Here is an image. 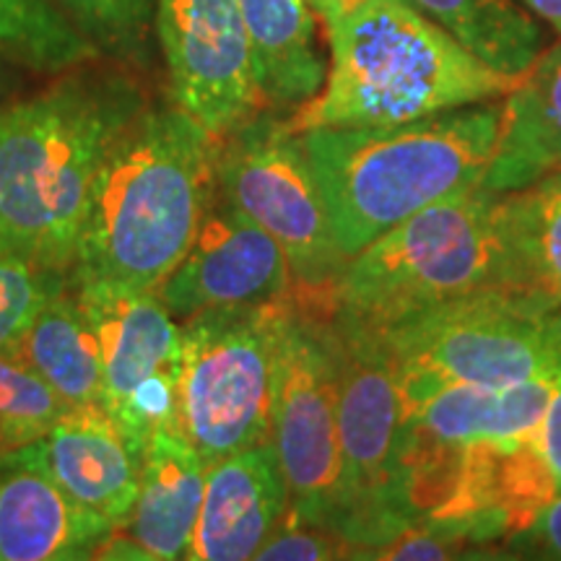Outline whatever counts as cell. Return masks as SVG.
<instances>
[{"instance_id":"1","label":"cell","mask_w":561,"mask_h":561,"mask_svg":"<svg viewBox=\"0 0 561 561\" xmlns=\"http://www.w3.org/2000/svg\"><path fill=\"white\" fill-rule=\"evenodd\" d=\"M553 382L447 388L403 405V496L416 523L500 549L557 496L541 453Z\"/></svg>"},{"instance_id":"2","label":"cell","mask_w":561,"mask_h":561,"mask_svg":"<svg viewBox=\"0 0 561 561\" xmlns=\"http://www.w3.org/2000/svg\"><path fill=\"white\" fill-rule=\"evenodd\" d=\"M146 104L130 68L102 60L0 104V252L70 276L91 180Z\"/></svg>"},{"instance_id":"3","label":"cell","mask_w":561,"mask_h":561,"mask_svg":"<svg viewBox=\"0 0 561 561\" xmlns=\"http://www.w3.org/2000/svg\"><path fill=\"white\" fill-rule=\"evenodd\" d=\"M216 149L219 138L174 102L146 104L91 180L70 284L157 291L219 195Z\"/></svg>"},{"instance_id":"4","label":"cell","mask_w":561,"mask_h":561,"mask_svg":"<svg viewBox=\"0 0 561 561\" xmlns=\"http://www.w3.org/2000/svg\"><path fill=\"white\" fill-rule=\"evenodd\" d=\"M500 123L494 100L401 125L301 130L343 255L434 203L481 187Z\"/></svg>"},{"instance_id":"5","label":"cell","mask_w":561,"mask_h":561,"mask_svg":"<svg viewBox=\"0 0 561 561\" xmlns=\"http://www.w3.org/2000/svg\"><path fill=\"white\" fill-rule=\"evenodd\" d=\"M331 68L291 130L380 128L504 100L520 76L468 53L409 0H367L328 26Z\"/></svg>"},{"instance_id":"6","label":"cell","mask_w":561,"mask_h":561,"mask_svg":"<svg viewBox=\"0 0 561 561\" xmlns=\"http://www.w3.org/2000/svg\"><path fill=\"white\" fill-rule=\"evenodd\" d=\"M500 195L473 187L419 210L348 257L335 310L388 331L468 294L500 289Z\"/></svg>"},{"instance_id":"7","label":"cell","mask_w":561,"mask_h":561,"mask_svg":"<svg viewBox=\"0 0 561 561\" xmlns=\"http://www.w3.org/2000/svg\"><path fill=\"white\" fill-rule=\"evenodd\" d=\"M339 388L341 483L335 533L375 559L413 525L403 496V396L382 331L325 312Z\"/></svg>"},{"instance_id":"8","label":"cell","mask_w":561,"mask_h":561,"mask_svg":"<svg viewBox=\"0 0 561 561\" xmlns=\"http://www.w3.org/2000/svg\"><path fill=\"white\" fill-rule=\"evenodd\" d=\"M286 301L216 307L180 322L178 432L208 468L271 439L273 362Z\"/></svg>"},{"instance_id":"9","label":"cell","mask_w":561,"mask_h":561,"mask_svg":"<svg viewBox=\"0 0 561 561\" xmlns=\"http://www.w3.org/2000/svg\"><path fill=\"white\" fill-rule=\"evenodd\" d=\"M403 405L447 388L502 390L557 382L561 364L546 318L500 289L468 294L382 331Z\"/></svg>"},{"instance_id":"10","label":"cell","mask_w":561,"mask_h":561,"mask_svg":"<svg viewBox=\"0 0 561 561\" xmlns=\"http://www.w3.org/2000/svg\"><path fill=\"white\" fill-rule=\"evenodd\" d=\"M216 185L224 201L248 214L284 250L294 278L291 297L331 310L348 257L335 242L299 133L265 112L231 130L216 149Z\"/></svg>"},{"instance_id":"11","label":"cell","mask_w":561,"mask_h":561,"mask_svg":"<svg viewBox=\"0 0 561 561\" xmlns=\"http://www.w3.org/2000/svg\"><path fill=\"white\" fill-rule=\"evenodd\" d=\"M325 312V307L301 305L294 297L286 301L273 362L271 445L291 496L286 517L335 530L339 388Z\"/></svg>"},{"instance_id":"12","label":"cell","mask_w":561,"mask_h":561,"mask_svg":"<svg viewBox=\"0 0 561 561\" xmlns=\"http://www.w3.org/2000/svg\"><path fill=\"white\" fill-rule=\"evenodd\" d=\"M102 356L104 411L144 460L151 434L178 430L182 325L159 294L121 284H73Z\"/></svg>"},{"instance_id":"13","label":"cell","mask_w":561,"mask_h":561,"mask_svg":"<svg viewBox=\"0 0 561 561\" xmlns=\"http://www.w3.org/2000/svg\"><path fill=\"white\" fill-rule=\"evenodd\" d=\"M172 102L224 138L271 107L237 0H157L153 19Z\"/></svg>"},{"instance_id":"14","label":"cell","mask_w":561,"mask_h":561,"mask_svg":"<svg viewBox=\"0 0 561 561\" xmlns=\"http://www.w3.org/2000/svg\"><path fill=\"white\" fill-rule=\"evenodd\" d=\"M294 278L278 242L221 195L210 203L191 248L157 294L178 322L216 307L291 297Z\"/></svg>"},{"instance_id":"15","label":"cell","mask_w":561,"mask_h":561,"mask_svg":"<svg viewBox=\"0 0 561 561\" xmlns=\"http://www.w3.org/2000/svg\"><path fill=\"white\" fill-rule=\"evenodd\" d=\"M291 496L271 439L208 468L191 561L255 559L289 512Z\"/></svg>"},{"instance_id":"16","label":"cell","mask_w":561,"mask_h":561,"mask_svg":"<svg viewBox=\"0 0 561 561\" xmlns=\"http://www.w3.org/2000/svg\"><path fill=\"white\" fill-rule=\"evenodd\" d=\"M9 453L50 476L66 494L107 517L117 530L128 523L138 500L140 462L107 411H68L45 437Z\"/></svg>"},{"instance_id":"17","label":"cell","mask_w":561,"mask_h":561,"mask_svg":"<svg viewBox=\"0 0 561 561\" xmlns=\"http://www.w3.org/2000/svg\"><path fill=\"white\" fill-rule=\"evenodd\" d=\"M115 530L39 468L0 453V561L96 559Z\"/></svg>"},{"instance_id":"18","label":"cell","mask_w":561,"mask_h":561,"mask_svg":"<svg viewBox=\"0 0 561 561\" xmlns=\"http://www.w3.org/2000/svg\"><path fill=\"white\" fill-rule=\"evenodd\" d=\"M500 291L538 318L561 310V170L500 195Z\"/></svg>"},{"instance_id":"19","label":"cell","mask_w":561,"mask_h":561,"mask_svg":"<svg viewBox=\"0 0 561 561\" xmlns=\"http://www.w3.org/2000/svg\"><path fill=\"white\" fill-rule=\"evenodd\" d=\"M208 466L178 430L151 434L140 460L138 500L123 533L146 559H187Z\"/></svg>"},{"instance_id":"20","label":"cell","mask_w":561,"mask_h":561,"mask_svg":"<svg viewBox=\"0 0 561 561\" xmlns=\"http://www.w3.org/2000/svg\"><path fill=\"white\" fill-rule=\"evenodd\" d=\"M561 170V42L538 55L504 96L496 151L481 187L515 193Z\"/></svg>"},{"instance_id":"21","label":"cell","mask_w":561,"mask_h":561,"mask_svg":"<svg viewBox=\"0 0 561 561\" xmlns=\"http://www.w3.org/2000/svg\"><path fill=\"white\" fill-rule=\"evenodd\" d=\"M248 26L257 83L271 107L297 110L325 87L318 11L310 0H237Z\"/></svg>"},{"instance_id":"22","label":"cell","mask_w":561,"mask_h":561,"mask_svg":"<svg viewBox=\"0 0 561 561\" xmlns=\"http://www.w3.org/2000/svg\"><path fill=\"white\" fill-rule=\"evenodd\" d=\"M13 354L30 364L70 411H104L100 343L73 284L47 301Z\"/></svg>"},{"instance_id":"23","label":"cell","mask_w":561,"mask_h":561,"mask_svg":"<svg viewBox=\"0 0 561 561\" xmlns=\"http://www.w3.org/2000/svg\"><path fill=\"white\" fill-rule=\"evenodd\" d=\"M504 76H523L543 53L538 19L520 0H409Z\"/></svg>"},{"instance_id":"24","label":"cell","mask_w":561,"mask_h":561,"mask_svg":"<svg viewBox=\"0 0 561 561\" xmlns=\"http://www.w3.org/2000/svg\"><path fill=\"white\" fill-rule=\"evenodd\" d=\"M0 55L50 76L104 60L50 0H0Z\"/></svg>"},{"instance_id":"25","label":"cell","mask_w":561,"mask_h":561,"mask_svg":"<svg viewBox=\"0 0 561 561\" xmlns=\"http://www.w3.org/2000/svg\"><path fill=\"white\" fill-rule=\"evenodd\" d=\"M70 26L123 68H149L157 0H50Z\"/></svg>"},{"instance_id":"26","label":"cell","mask_w":561,"mask_h":561,"mask_svg":"<svg viewBox=\"0 0 561 561\" xmlns=\"http://www.w3.org/2000/svg\"><path fill=\"white\" fill-rule=\"evenodd\" d=\"M70 409L16 354H0V453L45 437Z\"/></svg>"},{"instance_id":"27","label":"cell","mask_w":561,"mask_h":561,"mask_svg":"<svg viewBox=\"0 0 561 561\" xmlns=\"http://www.w3.org/2000/svg\"><path fill=\"white\" fill-rule=\"evenodd\" d=\"M70 276L39 268L9 252H0V354H13L37 314L55 294L66 289Z\"/></svg>"},{"instance_id":"28","label":"cell","mask_w":561,"mask_h":561,"mask_svg":"<svg viewBox=\"0 0 561 561\" xmlns=\"http://www.w3.org/2000/svg\"><path fill=\"white\" fill-rule=\"evenodd\" d=\"M255 559H291V561H328V559H359L356 546L322 525L301 523L284 517L268 541L261 546Z\"/></svg>"},{"instance_id":"29","label":"cell","mask_w":561,"mask_h":561,"mask_svg":"<svg viewBox=\"0 0 561 561\" xmlns=\"http://www.w3.org/2000/svg\"><path fill=\"white\" fill-rule=\"evenodd\" d=\"M504 559H553L561 561V494L546 504L541 515L502 543Z\"/></svg>"},{"instance_id":"30","label":"cell","mask_w":561,"mask_h":561,"mask_svg":"<svg viewBox=\"0 0 561 561\" xmlns=\"http://www.w3.org/2000/svg\"><path fill=\"white\" fill-rule=\"evenodd\" d=\"M541 453L546 458V466H549L553 486H557V496L561 494V377L553 382L549 409L543 413L541 421Z\"/></svg>"},{"instance_id":"31","label":"cell","mask_w":561,"mask_h":561,"mask_svg":"<svg viewBox=\"0 0 561 561\" xmlns=\"http://www.w3.org/2000/svg\"><path fill=\"white\" fill-rule=\"evenodd\" d=\"M310 3H312V9L318 11L320 21L325 24V30H328L333 21H339L341 16H346V13L359 9V5L367 3V0H310Z\"/></svg>"},{"instance_id":"32","label":"cell","mask_w":561,"mask_h":561,"mask_svg":"<svg viewBox=\"0 0 561 561\" xmlns=\"http://www.w3.org/2000/svg\"><path fill=\"white\" fill-rule=\"evenodd\" d=\"M533 16L549 24L561 37V0H520Z\"/></svg>"},{"instance_id":"33","label":"cell","mask_w":561,"mask_h":561,"mask_svg":"<svg viewBox=\"0 0 561 561\" xmlns=\"http://www.w3.org/2000/svg\"><path fill=\"white\" fill-rule=\"evenodd\" d=\"M546 335H549V343L553 346V351H557L559 364H561V310L546 318Z\"/></svg>"}]
</instances>
